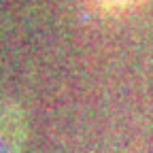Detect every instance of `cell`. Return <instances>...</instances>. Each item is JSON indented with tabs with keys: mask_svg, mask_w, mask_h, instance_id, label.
I'll list each match as a JSON object with an SVG mask.
<instances>
[{
	"mask_svg": "<svg viewBox=\"0 0 153 153\" xmlns=\"http://www.w3.org/2000/svg\"><path fill=\"white\" fill-rule=\"evenodd\" d=\"M140 0H100V4H104L106 9H113V11H119V9H130L134 4H138Z\"/></svg>",
	"mask_w": 153,
	"mask_h": 153,
	"instance_id": "1",
	"label": "cell"
},
{
	"mask_svg": "<svg viewBox=\"0 0 153 153\" xmlns=\"http://www.w3.org/2000/svg\"><path fill=\"white\" fill-rule=\"evenodd\" d=\"M15 151H17V147L0 132V153H15Z\"/></svg>",
	"mask_w": 153,
	"mask_h": 153,
	"instance_id": "2",
	"label": "cell"
}]
</instances>
